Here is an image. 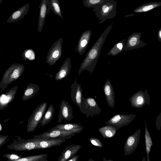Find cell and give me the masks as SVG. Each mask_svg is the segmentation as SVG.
<instances>
[{"instance_id":"cell-10","label":"cell","mask_w":161,"mask_h":161,"mask_svg":"<svg viewBox=\"0 0 161 161\" xmlns=\"http://www.w3.org/2000/svg\"><path fill=\"white\" fill-rule=\"evenodd\" d=\"M37 146L38 149H44L52 147L59 146L66 141L64 138H32Z\"/></svg>"},{"instance_id":"cell-38","label":"cell","mask_w":161,"mask_h":161,"mask_svg":"<svg viewBox=\"0 0 161 161\" xmlns=\"http://www.w3.org/2000/svg\"><path fill=\"white\" fill-rule=\"evenodd\" d=\"M108 7V6L106 5H104L103 6L102 8V10L103 11L104 10Z\"/></svg>"},{"instance_id":"cell-9","label":"cell","mask_w":161,"mask_h":161,"mask_svg":"<svg viewBox=\"0 0 161 161\" xmlns=\"http://www.w3.org/2000/svg\"><path fill=\"white\" fill-rule=\"evenodd\" d=\"M141 130L139 128L133 134L129 136L124 146L125 155L130 154L135 151L139 143Z\"/></svg>"},{"instance_id":"cell-39","label":"cell","mask_w":161,"mask_h":161,"mask_svg":"<svg viewBox=\"0 0 161 161\" xmlns=\"http://www.w3.org/2000/svg\"><path fill=\"white\" fill-rule=\"evenodd\" d=\"M109 9V8L108 7L103 11L104 13H106L107 12Z\"/></svg>"},{"instance_id":"cell-5","label":"cell","mask_w":161,"mask_h":161,"mask_svg":"<svg viewBox=\"0 0 161 161\" xmlns=\"http://www.w3.org/2000/svg\"><path fill=\"white\" fill-rule=\"evenodd\" d=\"M81 107L80 110L83 114H86V117H92L100 114L102 110L97 102L93 97L86 98L82 97Z\"/></svg>"},{"instance_id":"cell-8","label":"cell","mask_w":161,"mask_h":161,"mask_svg":"<svg viewBox=\"0 0 161 161\" xmlns=\"http://www.w3.org/2000/svg\"><path fill=\"white\" fill-rule=\"evenodd\" d=\"M150 97L147 89L144 91L140 90L134 94L130 98L132 107L136 108H141L146 104L148 106Z\"/></svg>"},{"instance_id":"cell-6","label":"cell","mask_w":161,"mask_h":161,"mask_svg":"<svg viewBox=\"0 0 161 161\" xmlns=\"http://www.w3.org/2000/svg\"><path fill=\"white\" fill-rule=\"evenodd\" d=\"M63 38L58 39L50 47L46 57V63L54 65L62 55Z\"/></svg>"},{"instance_id":"cell-12","label":"cell","mask_w":161,"mask_h":161,"mask_svg":"<svg viewBox=\"0 0 161 161\" xmlns=\"http://www.w3.org/2000/svg\"><path fill=\"white\" fill-rule=\"evenodd\" d=\"M141 37L140 33H134L129 36L125 43L124 50L128 51L143 47L147 45V43L141 40Z\"/></svg>"},{"instance_id":"cell-41","label":"cell","mask_w":161,"mask_h":161,"mask_svg":"<svg viewBox=\"0 0 161 161\" xmlns=\"http://www.w3.org/2000/svg\"><path fill=\"white\" fill-rule=\"evenodd\" d=\"M146 160L145 159V158L143 157L142 159V161H145Z\"/></svg>"},{"instance_id":"cell-2","label":"cell","mask_w":161,"mask_h":161,"mask_svg":"<svg viewBox=\"0 0 161 161\" xmlns=\"http://www.w3.org/2000/svg\"><path fill=\"white\" fill-rule=\"evenodd\" d=\"M25 70L24 65L20 64H14L5 71L0 82V91L6 88L8 85L16 80L23 74Z\"/></svg>"},{"instance_id":"cell-20","label":"cell","mask_w":161,"mask_h":161,"mask_svg":"<svg viewBox=\"0 0 161 161\" xmlns=\"http://www.w3.org/2000/svg\"><path fill=\"white\" fill-rule=\"evenodd\" d=\"M81 147L80 145L72 144L66 147L59 157L58 161H66L79 151Z\"/></svg>"},{"instance_id":"cell-33","label":"cell","mask_w":161,"mask_h":161,"mask_svg":"<svg viewBox=\"0 0 161 161\" xmlns=\"http://www.w3.org/2000/svg\"><path fill=\"white\" fill-rule=\"evenodd\" d=\"M8 135H0V147L5 144L9 139Z\"/></svg>"},{"instance_id":"cell-31","label":"cell","mask_w":161,"mask_h":161,"mask_svg":"<svg viewBox=\"0 0 161 161\" xmlns=\"http://www.w3.org/2000/svg\"><path fill=\"white\" fill-rule=\"evenodd\" d=\"M25 56L29 60H33L35 59V53L32 49H28L25 51Z\"/></svg>"},{"instance_id":"cell-17","label":"cell","mask_w":161,"mask_h":161,"mask_svg":"<svg viewBox=\"0 0 161 161\" xmlns=\"http://www.w3.org/2000/svg\"><path fill=\"white\" fill-rule=\"evenodd\" d=\"M91 35L90 30H87L83 32L79 39L76 50L80 55L85 52L89 44Z\"/></svg>"},{"instance_id":"cell-19","label":"cell","mask_w":161,"mask_h":161,"mask_svg":"<svg viewBox=\"0 0 161 161\" xmlns=\"http://www.w3.org/2000/svg\"><path fill=\"white\" fill-rule=\"evenodd\" d=\"M82 125L75 123L58 124L49 130H58L63 131L72 132L75 134L80 132L83 129Z\"/></svg>"},{"instance_id":"cell-40","label":"cell","mask_w":161,"mask_h":161,"mask_svg":"<svg viewBox=\"0 0 161 161\" xmlns=\"http://www.w3.org/2000/svg\"><path fill=\"white\" fill-rule=\"evenodd\" d=\"M2 127L1 125L0 124V131L2 130Z\"/></svg>"},{"instance_id":"cell-27","label":"cell","mask_w":161,"mask_h":161,"mask_svg":"<svg viewBox=\"0 0 161 161\" xmlns=\"http://www.w3.org/2000/svg\"><path fill=\"white\" fill-rule=\"evenodd\" d=\"M145 121V142L146 149L147 155V161H150L149 154L151 147L153 145L151 136L147 128L146 119Z\"/></svg>"},{"instance_id":"cell-4","label":"cell","mask_w":161,"mask_h":161,"mask_svg":"<svg viewBox=\"0 0 161 161\" xmlns=\"http://www.w3.org/2000/svg\"><path fill=\"white\" fill-rule=\"evenodd\" d=\"M16 138L7 146L8 149L18 151H30L38 149L37 146L32 138L25 140L21 137L15 136Z\"/></svg>"},{"instance_id":"cell-15","label":"cell","mask_w":161,"mask_h":161,"mask_svg":"<svg viewBox=\"0 0 161 161\" xmlns=\"http://www.w3.org/2000/svg\"><path fill=\"white\" fill-rule=\"evenodd\" d=\"M18 89V86L16 85L6 93L0 95V111L8 107L14 101Z\"/></svg>"},{"instance_id":"cell-24","label":"cell","mask_w":161,"mask_h":161,"mask_svg":"<svg viewBox=\"0 0 161 161\" xmlns=\"http://www.w3.org/2000/svg\"><path fill=\"white\" fill-rule=\"evenodd\" d=\"M115 127L110 125L102 127L98 130V132L104 138H111L113 137L117 130Z\"/></svg>"},{"instance_id":"cell-35","label":"cell","mask_w":161,"mask_h":161,"mask_svg":"<svg viewBox=\"0 0 161 161\" xmlns=\"http://www.w3.org/2000/svg\"><path fill=\"white\" fill-rule=\"evenodd\" d=\"M79 156L78 155H75L69 159H68L67 161H78V158H79Z\"/></svg>"},{"instance_id":"cell-16","label":"cell","mask_w":161,"mask_h":161,"mask_svg":"<svg viewBox=\"0 0 161 161\" xmlns=\"http://www.w3.org/2000/svg\"><path fill=\"white\" fill-rule=\"evenodd\" d=\"M71 91L70 96L71 100L78 106L80 109L82 97L81 86L80 84H78L75 80L71 85Z\"/></svg>"},{"instance_id":"cell-23","label":"cell","mask_w":161,"mask_h":161,"mask_svg":"<svg viewBox=\"0 0 161 161\" xmlns=\"http://www.w3.org/2000/svg\"><path fill=\"white\" fill-rule=\"evenodd\" d=\"M40 87L37 85L30 83L25 89L22 97V100L27 101L32 98L39 91Z\"/></svg>"},{"instance_id":"cell-25","label":"cell","mask_w":161,"mask_h":161,"mask_svg":"<svg viewBox=\"0 0 161 161\" xmlns=\"http://www.w3.org/2000/svg\"><path fill=\"white\" fill-rule=\"evenodd\" d=\"M55 109L52 104H51L46 111L40 123L41 126H45L53 119L55 113Z\"/></svg>"},{"instance_id":"cell-42","label":"cell","mask_w":161,"mask_h":161,"mask_svg":"<svg viewBox=\"0 0 161 161\" xmlns=\"http://www.w3.org/2000/svg\"><path fill=\"white\" fill-rule=\"evenodd\" d=\"M2 0H0V5L1 3H2Z\"/></svg>"},{"instance_id":"cell-21","label":"cell","mask_w":161,"mask_h":161,"mask_svg":"<svg viewBox=\"0 0 161 161\" xmlns=\"http://www.w3.org/2000/svg\"><path fill=\"white\" fill-rule=\"evenodd\" d=\"M30 5L27 3L19 8L13 13L8 19L7 22L12 23L23 18L27 14Z\"/></svg>"},{"instance_id":"cell-32","label":"cell","mask_w":161,"mask_h":161,"mask_svg":"<svg viewBox=\"0 0 161 161\" xmlns=\"http://www.w3.org/2000/svg\"><path fill=\"white\" fill-rule=\"evenodd\" d=\"M90 142L93 145L97 147L102 148L103 147V144L101 142L98 138L94 137L89 138Z\"/></svg>"},{"instance_id":"cell-13","label":"cell","mask_w":161,"mask_h":161,"mask_svg":"<svg viewBox=\"0 0 161 161\" xmlns=\"http://www.w3.org/2000/svg\"><path fill=\"white\" fill-rule=\"evenodd\" d=\"M40 9L38 24V31L41 32L44 26L46 16L51 9L49 0H41L39 7Z\"/></svg>"},{"instance_id":"cell-18","label":"cell","mask_w":161,"mask_h":161,"mask_svg":"<svg viewBox=\"0 0 161 161\" xmlns=\"http://www.w3.org/2000/svg\"><path fill=\"white\" fill-rule=\"evenodd\" d=\"M103 92L106 100L110 107L113 108L115 105V97L113 88L108 79L103 86Z\"/></svg>"},{"instance_id":"cell-22","label":"cell","mask_w":161,"mask_h":161,"mask_svg":"<svg viewBox=\"0 0 161 161\" xmlns=\"http://www.w3.org/2000/svg\"><path fill=\"white\" fill-rule=\"evenodd\" d=\"M71 67L70 58H68L64 61L59 71L55 75V80H59L67 77L70 73Z\"/></svg>"},{"instance_id":"cell-26","label":"cell","mask_w":161,"mask_h":161,"mask_svg":"<svg viewBox=\"0 0 161 161\" xmlns=\"http://www.w3.org/2000/svg\"><path fill=\"white\" fill-rule=\"evenodd\" d=\"M126 41V39H124L117 42L107 53V55L115 56L125 50Z\"/></svg>"},{"instance_id":"cell-34","label":"cell","mask_w":161,"mask_h":161,"mask_svg":"<svg viewBox=\"0 0 161 161\" xmlns=\"http://www.w3.org/2000/svg\"><path fill=\"white\" fill-rule=\"evenodd\" d=\"M156 127L158 131H159L161 126V113H160L159 115L157 116L156 122Z\"/></svg>"},{"instance_id":"cell-30","label":"cell","mask_w":161,"mask_h":161,"mask_svg":"<svg viewBox=\"0 0 161 161\" xmlns=\"http://www.w3.org/2000/svg\"><path fill=\"white\" fill-rule=\"evenodd\" d=\"M3 157L6 158L8 160L10 161H15L16 160L23 157L22 156L14 153L6 154L3 155Z\"/></svg>"},{"instance_id":"cell-29","label":"cell","mask_w":161,"mask_h":161,"mask_svg":"<svg viewBox=\"0 0 161 161\" xmlns=\"http://www.w3.org/2000/svg\"><path fill=\"white\" fill-rule=\"evenodd\" d=\"M51 9L56 15H58L62 19L63 17L58 0H49Z\"/></svg>"},{"instance_id":"cell-3","label":"cell","mask_w":161,"mask_h":161,"mask_svg":"<svg viewBox=\"0 0 161 161\" xmlns=\"http://www.w3.org/2000/svg\"><path fill=\"white\" fill-rule=\"evenodd\" d=\"M47 107V102H44L40 103L33 110L28 120L26 130L28 132L35 130L44 116Z\"/></svg>"},{"instance_id":"cell-11","label":"cell","mask_w":161,"mask_h":161,"mask_svg":"<svg viewBox=\"0 0 161 161\" xmlns=\"http://www.w3.org/2000/svg\"><path fill=\"white\" fill-rule=\"evenodd\" d=\"M75 133L72 132L63 131L58 130H49L38 135L33 136V138H71Z\"/></svg>"},{"instance_id":"cell-36","label":"cell","mask_w":161,"mask_h":161,"mask_svg":"<svg viewBox=\"0 0 161 161\" xmlns=\"http://www.w3.org/2000/svg\"><path fill=\"white\" fill-rule=\"evenodd\" d=\"M153 8L154 6L153 5H148L143 7L142 10L143 12H146L152 9Z\"/></svg>"},{"instance_id":"cell-28","label":"cell","mask_w":161,"mask_h":161,"mask_svg":"<svg viewBox=\"0 0 161 161\" xmlns=\"http://www.w3.org/2000/svg\"><path fill=\"white\" fill-rule=\"evenodd\" d=\"M47 154L22 157L15 161H47Z\"/></svg>"},{"instance_id":"cell-37","label":"cell","mask_w":161,"mask_h":161,"mask_svg":"<svg viewBox=\"0 0 161 161\" xmlns=\"http://www.w3.org/2000/svg\"><path fill=\"white\" fill-rule=\"evenodd\" d=\"M158 41L161 42V30L160 29L158 32Z\"/></svg>"},{"instance_id":"cell-7","label":"cell","mask_w":161,"mask_h":161,"mask_svg":"<svg viewBox=\"0 0 161 161\" xmlns=\"http://www.w3.org/2000/svg\"><path fill=\"white\" fill-rule=\"evenodd\" d=\"M136 117V115L134 114H117L110 118L105 124L111 125L118 129L130 123Z\"/></svg>"},{"instance_id":"cell-14","label":"cell","mask_w":161,"mask_h":161,"mask_svg":"<svg viewBox=\"0 0 161 161\" xmlns=\"http://www.w3.org/2000/svg\"><path fill=\"white\" fill-rule=\"evenodd\" d=\"M72 108L69 104L68 101L62 100L60 106V110L58 115V122L60 123L64 119L70 121L73 118Z\"/></svg>"},{"instance_id":"cell-1","label":"cell","mask_w":161,"mask_h":161,"mask_svg":"<svg viewBox=\"0 0 161 161\" xmlns=\"http://www.w3.org/2000/svg\"><path fill=\"white\" fill-rule=\"evenodd\" d=\"M107 34L106 32L103 33L88 51L81 64L78 71V75H80L82 71L86 70L90 72L91 74L93 73Z\"/></svg>"}]
</instances>
